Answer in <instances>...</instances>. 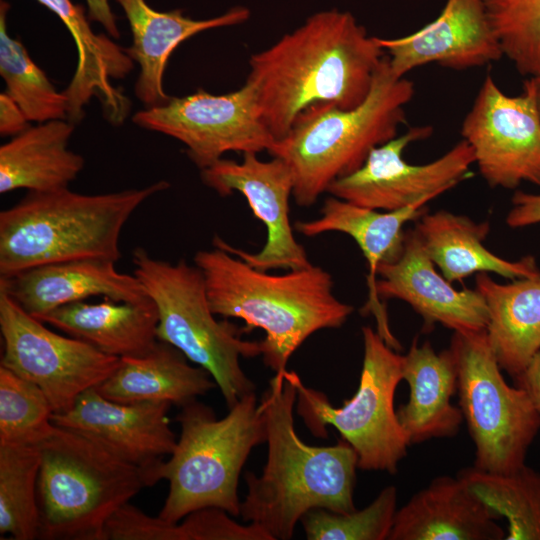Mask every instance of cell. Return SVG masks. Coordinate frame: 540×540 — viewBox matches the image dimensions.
I'll list each match as a JSON object with an SVG mask.
<instances>
[{
    "instance_id": "1",
    "label": "cell",
    "mask_w": 540,
    "mask_h": 540,
    "mask_svg": "<svg viewBox=\"0 0 540 540\" xmlns=\"http://www.w3.org/2000/svg\"><path fill=\"white\" fill-rule=\"evenodd\" d=\"M384 58L376 36H369L350 12L325 10L254 53L246 82L255 91L263 123L278 141L310 106H359Z\"/></svg>"
},
{
    "instance_id": "2",
    "label": "cell",
    "mask_w": 540,
    "mask_h": 540,
    "mask_svg": "<svg viewBox=\"0 0 540 540\" xmlns=\"http://www.w3.org/2000/svg\"><path fill=\"white\" fill-rule=\"evenodd\" d=\"M297 389L288 370L276 373L260 401L268 445L260 476L244 475L247 494L240 515L272 540H289L303 515L314 508L337 513L356 510L353 500L358 457L343 438L312 446L299 438L293 408Z\"/></svg>"
},
{
    "instance_id": "3",
    "label": "cell",
    "mask_w": 540,
    "mask_h": 540,
    "mask_svg": "<svg viewBox=\"0 0 540 540\" xmlns=\"http://www.w3.org/2000/svg\"><path fill=\"white\" fill-rule=\"evenodd\" d=\"M193 260L215 315L243 320L244 333L264 330L261 355L275 373L287 370L290 357L313 333L340 328L354 310L335 297L332 276L319 266L273 275L215 246Z\"/></svg>"
},
{
    "instance_id": "4",
    "label": "cell",
    "mask_w": 540,
    "mask_h": 540,
    "mask_svg": "<svg viewBox=\"0 0 540 540\" xmlns=\"http://www.w3.org/2000/svg\"><path fill=\"white\" fill-rule=\"evenodd\" d=\"M169 188L165 180L143 188L87 195L68 188L28 192L0 212V277L72 260L121 257V231L137 208Z\"/></svg>"
},
{
    "instance_id": "5",
    "label": "cell",
    "mask_w": 540,
    "mask_h": 540,
    "mask_svg": "<svg viewBox=\"0 0 540 540\" xmlns=\"http://www.w3.org/2000/svg\"><path fill=\"white\" fill-rule=\"evenodd\" d=\"M414 94V83L396 78L385 56L359 106L322 103L300 113L269 152L289 166L297 205L312 206L334 181L358 170L372 149L396 137Z\"/></svg>"
},
{
    "instance_id": "6",
    "label": "cell",
    "mask_w": 540,
    "mask_h": 540,
    "mask_svg": "<svg viewBox=\"0 0 540 540\" xmlns=\"http://www.w3.org/2000/svg\"><path fill=\"white\" fill-rule=\"evenodd\" d=\"M38 447L39 539L103 540L113 512L159 481L155 470L135 466L62 427Z\"/></svg>"
},
{
    "instance_id": "7",
    "label": "cell",
    "mask_w": 540,
    "mask_h": 540,
    "mask_svg": "<svg viewBox=\"0 0 540 540\" xmlns=\"http://www.w3.org/2000/svg\"><path fill=\"white\" fill-rule=\"evenodd\" d=\"M176 420L180 437L170 458L158 467L159 480L169 482L159 517L176 524L204 507L239 516L240 473L253 448L267 438L255 392L242 397L221 419L211 407L193 400L181 406Z\"/></svg>"
},
{
    "instance_id": "8",
    "label": "cell",
    "mask_w": 540,
    "mask_h": 540,
    "mask_svg": "<svg viewBox=\"0 0 540 540\" xmlns=\"http://www.w3.org/2000/svg\"><path fill=\"white\" fill-rule=\"evenodd\" d=\"M132 262L133 274L157 309V339L207 370L228 409L255 392L240 359L261 355L260 341L242 339L243 327L215 318L200 269L183 259L171 263L154 258L142 247L134 249Z\"/></svg>"
},
{
    "instance_id": "9",
    "label": "cell",
    "mask_w": 540,
    "mask_h": 540,
    "mask_svg": "<svg viewBox=\"0 0 540 540\" xmlns=\"http://www.w3.org/2000/svg\"><path fill=\"white\" fill-rule=\"evenodd\" d=\"M362 336L359 386L340 407L289 371L297 389V413L317 437H326V427L333 426L355 450L359 469L395 474L411 445L394 407L395 391L403 380V355L370 326L362 327Z\"/></svg>"
},
{
    "instance_id": "10",
    "label": "cell",
    "mask_w": 540,
    "mask_h": 540,
    "mask_svg": "<svg viewBox=\"0 0 540 540\" xmlns=\"http://www.w3.org/2000/svg\"><path fill=\"white\" fill-rule=\"evenodd\" d=\"M449 348L457 369L459 408L475 445L474 467L490 473L521 468L540 429L531 398L506 382L485 330L454 332Z\"/></svg>"
},
{
    "instance_id": "11",
    "label": "cell",
    "mask_w": 540,
    "mask_h": 540,
    "mask_svg": "<svg viewBox=\"0 0 540 540\" xmlns=\"http://www.w3.org/2000/svg\"><path fill=\"white\" fill-rule=\"evenodd\" d=\"M0 331V366L37 385L54 414L69 411L82 393L105 381L120 364L118 357L53 332L2 290Z\"/></svg>"
},
{
    "instance_id": "12",
    "label": "cell",
    "mask_w": 540,
    "mask_h": 540,
    "mask_svg": "<svg viewBox=\"0 0 540 540\" xmlns=\"http://www.w3.org/2000/svg\"><path fill=\"white\" fill-rule=\"evenodd\" d=\"M139 127L172 137L186 147L189 159L203 170L227 152L268 153L277 140L263 123L253 87L245 84L215 95L198 90L136 112Z\"/></svg>"
},
{
    "instance_id": "13",
    "label": "cell",
    "mask_w": 540,
    "mask_h": 540,
    "mask_svg": "<svg viewBox=\"0 0 540 540\" xmlns=\"http://www.w3.org/2000/svg\"><path fill=\"white\" fill-rule=\"evenodd\" d=\"M432 133L429 125L416 126L375 147L358 170L334 181L327 192L353 204L383 211H396L436 198L465 178L475 158L471 146L462 139L431 162L405 161L403 152L409 144Z\"/></svg>"
},
{
    "instance_id": "14",
    "label": "cell",
    "mask_w": 540,
    "mask_h": 540,
    "mask_svg": "<svg viewBox=\"0 0 540 540\" xmlns=\"http://www.w3.org/2000/svg\"><path fill=\"white\" fill-rule=\"evenodd\" d=\"M461 135L491 187L540 186V114L528 88L521 95H507L487 74L463 119Z\"/></svg>"
},
{
    "instance_id": "15",
    "label": "cell",
    "mask_w": 540,
    "mask_h": 540,
    "mask_svg": "<svg viewBox=\"0 0 540 540\" xmlns=\"http://www.w3.org/2000/svg\"><path fill=\"white\" fill-rule=\"evenodd\" d=\"M201 179L222 197L234 191L240 192L267 231L266 243L257 253L233 247L218 236L213 239L215 247L266 272L272 269L299 270L312 265L305 249L296 241L290 223L289 198L293 192V177L284 160L273 157L262 161L257 153H244L241 162L221 158L201 170Z\"/></svg>"
},
{
    "instance_id": "16",
    "label": "cell",
    "mask_w": 540,
    "mask_h": 540,
    "mask_svg": "<svg viewBox=\"0 0 540 540\" xmlns=\"http://www.w3.org/2000/svg\"><path fill=\"white\" fill-rule=\"evenodd\" d=\"M376 38L396 78L430 63L467 70L504 56L483 0H446L441 13L416 32Z\"/></svg>"
},
{
    "instance_id": "17",
    "label": "cell",
    "mask_w": 540,
    "mask_h": 540,
    "mask_svg": "<svg viewBox=\"0 0 540 540\" xmlns=\"http://www.w3.org/2000/svg\"><path fill=\"white\" fill-rule=\"evenodd\" d=\"M170 406L169 402H114L91 388L69 411L53 414L52 422L94 440L135 466L157 473L163 456L170 455L177 442L167 416Z\"/></svg>"
},
{
    "instance_id": "18",
    "label": "cell",
    "mask_w": 540,
    "mask_h": 540,
    "mask_svg": "<svg viewBox=\"0 0 540 540\" xmlns=\"http://www.w3.org/2000/svg\"><path fill=\"white\" fill-rule=\"evenodd\" d=\"M377 275L378 297L408 303L423 318L425 327L439 323L454 332L486 330L489 313L482 295L476 289L456 290L440 275L415 228L405 231L401 256L380 264Z\"/></svg>"
},
{
    "instance_id": "19",
    "label": "cell",
    "mask_w": 540,
    "mask_h": 540,
    "mask_svg": "<svg viewBox=\"0 0 540 540\" xmlns=\"http://www.w3.org/2000/svg\"><path fill=\"white\" fill-rule=\"evenodd\" d=\"M427 202L422 200L400 210L379 212L332 196L324 201L319 218L294 224L295 230L307 237L335 231L355 240L369 268L368 300L362 311L375 315L377 332L395 350L400 344L390 331L385 307L376 293L377 270L380 264L395 262L401 256L405 240L403 227L425 213Z\"/></svg>"
},
{
    "instance_id": "20",
    "label": "cell",
    "mask_w": 540,
    "mask_h": 540,
    "mask_svg": "<svg viewBox=\"0 0 540 540\" xmlns=\"http://www.w3.org/2000/svg\"><path fill=\"white\" fill-rule=\"evenodd\" d=\"M115 263L81 259L37 266L0 277V290L34 317L92 296L128 303L151 301L138 278L119 272Z\"/></svg>"
},
{
    "instance_id": "21",
    "label": "cell",
    "mask_w": 540,
    "mask_h": 540,
    "mask_svg": "<svg viewBox=\"0 0 540 540\" xmlns=\"http://www.w3.org/2000/svg\"><path fill=\"white\" fill-rule=\"evenodd\" d=\"M37 1L58 16L76 45V70L63 91L67 99V119L74 124L81 121L85 106L96 97L107 119L112 124H121L129 112L130 102L112 82L125 78L133 69L134 61L110 37L92 30L81 5L72 0Z\"/></svg>"
},
{
    "instance_id": "22",
    "label": "cell",
    "mask_w": 540,
    "mask_h": 540,
    "mask_svg": "<svg viewBox=\"0 0 540 540\" xmlns=\"http://www.w3.org/2000/svg\"><path fill=\"white\" fill-rule=\"evenodd\" d=\"M500 518L459 476H440L396 511L388 539L502 540Z\"/></svg>"
},
{
    "instance_id": "23",
    "label": "cell",
    "mask_w": 540,
    "mask_h": 540,
    "mask_svg": "<svg viewBox=\"0 0 540 540\" xmlns=\"http://www.w3.org/2000/svg\"><path fill=\"white\" fill-rule=\"evenodd\" d=\"M116 1L132 33V44L125 52L140 67L135 95L146 107L162 105L171 98L164 90L163 78L169 57L180 43L206 30L243 23L250 16L247 8L236 6L219 16L196 20L180 9L155 10L145 0Z\"/></svg>"
},
{
    "instance_id": "24",
    "label": "cell",
    "mask_w": 540,
    "mask_h": 540,
    "mask_svg": "<svg viewBox=\"0 0 540 540\" xmlns=\"http://www.w3.org/2000/svg\"><path fill=\"white\" fill-rule=\"evenodd\" d=\"M402 375L410 389L397 416L410 444L456 435L464 420L451 403L457 392V369L452 351L437 353L429 342L417 338L403 355Z\"/></svg>"
},
{
    "instance_id": "25",
    "label": "cell",
    "mask_w": 540,
    "mask_h": 540,
    "mask_svg": "<svg viewBox=\"0 0 540 540\" xmlns=\"http://www.w3.org/2000/svg\"><path fill=\"white\" fill-rule=\"evenodd\" d=\"M99 351L118 358L139 357L156 345L158 313L153 301L100 303L84 300L35 317Z\"/></svg>"
},
{
    "instance_id": "26",
    "label": "cell",
    "mask_w": 540,
    "mask_h": 540,
    "mask_svg": "<svg viewBox=\"0 0 540 540\" xmlns=\"http://www.w3.org/2000/svg\"><path fill=\"white\" fill-rule=\"evenodd\" d=\"M415 229L435 266L450 282L461 281L474 273H495L516 280L540 274L533 256L506 260L483 244L490 226L446 210L424 213Z\"/></svg>"
},
{
    "instance_id": "27",
    "label": "cell",
    "mask_w": 540,
    "mask_h": 540,
    "mask_svg": "<svg viewBox=\"0 0 540 540\" xmlns=\"http://www.w3.org/2000/svg\"><path fill=\"white\" fill-rule=\"evenodd\" d=\"M75 124L68 119L30 126L0 147V193L68 188L85 166L68 148Z\"/></svg>"
},
{
    "instance_id": "28",
    "label": "cell",
    "mask_w": 540,
    "mask_h": 540,
    "mask_svg": "<svg viewBox=\"0 0 540 540\" xmlns=\"http://www.w3.org/2000/svg\"><path fill=\"white\" fill-rule=\"evenodd\" d=\"M188 361L180 350L158 340L143 356L120 358L115 372L95 389L114 402H169L181 407L217 386L207 370Z\"/></svg>"
},
{
    "instance_id": "29",
    "label": "cell",
    "mask_w": 540,
    "mask_h": 540,
    "mask_svg": "<svg viewBox=\"0 0 540 540\" xmlns=\"http://www.w3.org/2000/svg\"><path fill=\"white\" fill-rule=\"evenodd\" d=\"M488 308L486 335L501 369L515 379L540 350V274L501 284L478 273Z\"/></svg>"
},
{
    "instance_id": "30",
    "label": "cell",
    "mask_w": 540,
    "mask_h": 540,
    "mask_svg": "<svg viewBox=\"0 0 540 540\" xmlns=\"http://www.w3.org/2000/svg\"><path fill=\"white\" fill-rule=\"evenodd\" d=\"M458 476L500 517L507 520L504 540H540V473L526 464L509 473L473 467Z\"/></svg>"
},
{
    "instance_id": "31",
    "label": "cell",
    "mask_w": 540,
    "mask_h": 540,
    "mask_svg": "<svg viewBox=\"0 0 540 540\" xmlns=\"http://www.w3.org/2000/svg\"><path fill=\"white\" fill-rule=\"evenodd\" d=\"M38 446L0 444V535L13 540L39 537Z\"/></svg>"
},
{
    "instance_id": "32",
    "label": "cell",
    "mask_w": 540,
    "mask_h": 540,
    "mask_svg": "<svg viewBox=\"0 0 540 540\" xmlns=\"http://www.w3.org/2000/svg\"><path fill=\"white\" fill-rule=\"evenodd\" d=\"M6 1L0 4V75L6 93L19 105L30 122L67 119V99L56 90L46 73L32 60L22 42L7 31Z\"/></svg>"
},
{
    "instance_id": "33",
    "label": "cell",
    "mask_w": 540,
    "mask_h": 540,
    "mask_svg": "<svg viewBox=\"0 0 540 540\" xmlns=\"http://www.w3.org/2000/svg\"><path fill=\"white\" fill-rule=\"evenodd\" d=\"M53 414L37 385L0 366V444L38 446L56 427Z\"/></svg>"
},
{
    "instance_id": "34",
    "label": "cell",
    "mask_w": 540,
    "mask_h": 540,
    "mask_svg": "<svg viewBox=\"0 0 540 540\" xmlns=\"http://www.w3.org/2000/svg\"><path fill=\"white\" fill-rule=\"evenodd\" d=\"M397 511V489L385 487L362 510L337 513L324 508L309 510L301 518L308 540H385Z\"/></svg>"
},
{
    "instance_id": "35",
    "label": "cell",
    "mask_w": 540,
    "mask_h": 540,
    "mask_svg": "<svg viewBox=\"0 0 540 540\" xmlns=\"http://www.w3.org/2000/svg\"><path fill=\"white\" fill-rule=\"evenodd\" d=\"M503 55L528 78L540 76V0H483Z\"/></svg>"
},
{
    "instance_id": "36",
    "label": "cell",
    "mask_w": 540,
    "mask_h": 540,
    "mask_svg": "<svg viewBox=\"0 0 540 540\" xmlns=\"http://www.w3.org/2000/svg\"><path fill=\"white\" fill-rule=\"evenodd\" d=\"M218 507H204L187 514L179 528L182 540H272L255 523L241 525Z\"/></svg>"
},
{
    "instance_id": "37",
    "label": "cell",
    "mask_w": 540,
    "mask_h": 540,
    "mask_svg": "<svg viewBox=\"0 0 540 540\" xmlns=\"http://www.w3.org/2000/svg\"><path fill=\"white\" fill-rule=\"evenodd\" d=\"M103 540H182L179 524L143 512L129 502L108 518Z\"/></svg>"
},
{
    "instance_id": "38",
    "label": "cell",
    "mask_w": 540,
    "mask_h": 540,
    "mask_svg": "<svg viewBox=\"0 0 540 540\" xmlns=\"http://www.w3.org/2000/svg\"><path fill=\"white\" fill-rule=\"evenodd\" d=\"M506 224L511 228H522L540 223V192L516 191L511 200Z\"/></svg>"
},
{
    "instance_id": "39",
    "label": "cell",
    "mask_w": 540,
    "mask_h": 540,
    "mask_svg": "<svg viewBox=\"0 0 540 540\" xmlns=\"http://www.w3.org/2000/svg\"><path fill=\"white\" fill-rule=\"evenodd\" d=\"M19 105L6 93L0 94V134L16 136L30 127Z\"/></svg>"
},
{
    "instance_id": "40",
    "label": "cell",
    "mask_w": 540,
    "mask_h": 540,
    "mask_svg": "<svg viewBox=\"0 0 540 540\" xmlns=\"http://www.w3.org/2000/svg\"><path fill=\"white\" fill-rule=\"evenodd\" d=\"M514 381L517 386L523 388L528 393L540 415V350Z\"/></svg>"
},
{
    "instance_id": "41",
    "label": "cell",
    "mask_w": 540,
    "mask_h": 540,
    "mask_svg": "<svg viewBox=\"0 0 540 540\" xmlns=\"http://www.w3.org/2000/svg\"><path fill=\"white\" fill-rule=\"evenodd\" d=\"M86 3L89 20L101 24L110 37L119 38L120 31L117 19L110 7L109 0H86Z\"/></svg>"
},
{
    "instance_id": "42",
    "label": "cell",
    "mask_w": 540,
    "mask_h": 540,
    "mask_svg": "<svg viewBox=\"0 0 540 540\" xmlns=\"http://www.w3.org/2000/svg\"><path fill=\"white\" fill-rule=\"evenodd\" d=\"M524 87L532 92L540 114V76L528 78L524 83Z\"/></svg>"
}]
</instances>
